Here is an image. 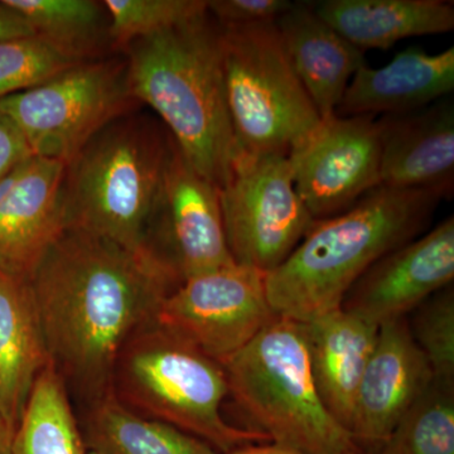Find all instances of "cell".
I'll return each instance as SVG.
<instances>
[{
  "label": "cell",
  "mask_w": 454,
  "mask_h": 454,
  "mask_svg": "<svg viewBox=\"0 0 454 454\" xmlns=\"http://www.w3.org/2000/svg\"><path fill=\"white\" fill-rule=\"evenodd\" d=\"M220 203L232 259L265 276L291 255L315 223L295 190L288 155L236 152Z\"/></svg>",
  "instance_id": "9"
},
{
  "label": "cell",
  "mask_w": 454,
  "mask_h": 454,
  "mask_svg": "<svg viewBox=\"0 0 454 454\" xmlns=\"http://www.w3.org/2000/svg\"><path fill=\"white\" fill-rule=\"evenodd\" d=\"M276 26L284 50L321 119L336 114L365 52L317 16L310 3H293Z\"/></svg>",
  "instance_id": "19"
},
{
  "label": "cell",
  "mask_w": 454,
  "mask_h": 454,
  "mask_svg": "<svg viewBox=\"0 0 454 454\" xmlns=\"http://www.w3.org/2000/svg\"><path fill=\"white\" fill-rule=\"evenodd\" d=\"M35 35L25 18L0 0V42Z\"/></svg>",
  "instance_id": "31"
},
{
  "label": "cell",
  "mask_w": 454,
  "mask_h": 454,
  "mask_svg": "<svg viewBox=\"0 0 454 454\" xmlns=\"http://www.w3.org/2000/svg\"><path fill=\"white\" fill-rule=\"evenodd\" d=\"M80 428L86 450L101 454H220L184 430L130 411L113 393L86 409Z\"/></svg>",
  "instance_id": "22"
},
{
  "label": "cell",
  "mask_w": 454,
  "mask_h": 454,
  "mask_svg": "<svg viewBox=\"0 0 454 454\" xmlns=\"http://www.w3.org/2000/svg\"><path fill=\"white\" fill-rule=\"evenodd\" d=\"M223 367L252 429L273 443L304 454L360 450L319 397L300 322L277 316Z\"/></svg>",
  "instance_id": "5"
},
{
  "label": "cell",
  "mask_w": 454,
  "mask_h": 454,
  "mask_svg": "<svg viewBox=\"0 0 454 454\" xmlns=\"http://www.w3.org/2000/svg\"><path fill=\"white\" fill-rule=\"evenodd\" d=\"M301 325L319 397L349 433L358 387L380 325L342 307Z\"/></svg>",
  "instance_id": "18"
},
{
  "label": "cell",
  "mask_w": 454,
  "mask_h": 454,
  "mask_svg": "<svg viewBox=\"0 0 454 454\" xmlns=\"http://www.w3.org/2000/svg\"><path fill=\"white\" fill-rule=\"evenodd\" d=\"M443 199L435 191L380 186L349 210L315 220L291 255L265 276L270 309L300 324L340 309L358 278L414 240Z\"/></svg>",
  "instance_id": "2"
},
{
  "label": "cell",
  "mask_w": 454,
  "mask_h": 454,
  "mask_svg": "<svg viewBox=\"0 0 454 454\" xmlns=\"http://www.w3.org/2000/svg\"><path fill=\"white\" fill-rule=\"evenodd\" d=\"M35 35L74 61L98 59L109 41V18L103 3L92 0H4Z\"/></svg>",
  "instance_id": "23"
},
{
  "label": "cell",
  "mask_w": 454,
  "mask_h": 454,
  "mask_svg": "<svg viewBox=\"0 0 454 454\" xmlns=\"http://www.w3.org/2000/svg\"><path fill=\"white\" fill-rule=\"evenodd\" d=\"M415 343L439 380L454 382V292L452 284L418 307Z\"/></svg>",
  "instance_id": "28"
},
{
  "label": "cell",
  "mask_w": 454,
  "mask_h": 454,
  "mask_svg": "<svg viewBox=\"0 0 454 454\" xmlns=\"http://www.w3.org/2000/svg\"><path fill=\"white\" fill-rule=\"evenodd\" d=\"M225 454H304L300 450H293V448L280 446V444L273 443V442H268V443L259 444H249V446H244L236 448L231 452Z\"/></svg>",
  "instance_id": "32"
},
{
  "label": "cell",
  "mask_w": 454,
  "mask_h": 454,
  "mask_svg": "<svg viewBox=\"0 0 454 454\" xmlns=\"http://www.w3.org/2000/svg\"><path fill=\"white\" fill-rule=\"evenodd\" d=\"M86 454H101V453L97 452V450H86Z\"/></svg>",
  "instance_id": "34"
},
{
  "label": "cell",
  "mask_w": 454,
  "mask_h": 454,
  "mask_svg": "<svg viewBox=\"0 0 454 454\" xmlns=\"http://www.w3.org/2000/svg\"><path fill=\"white\" fill-rule=\"evenodd\" d=\"M380 155L375 116L322 119L288 154L295 190L313 219L342 214L380 187Z\"/></svg>",
  "instance_id": "12"
},
{
  "label": "cell",
  "mask_w": 454,
  "mask_h": 454,
  "mask_svg": "<svg viewBox=\"0 0 454 454\" xmlns=\"http://www.w3.org/2000/svg\"><path fill=\"white\" fill-rule=\"evenodd\" d=\"M381 130V186L429 190L446 199L454 187V106L441 98L417 112L385 115Z\"/></svg>",
  "instance_id": "16"
},
{
  "label": "cell",
  "mask_w": 454,
  "mask_h": 454,
  "mask_svg": "<svg viewBox=\"0 0 454 454\" xmlns=\"http://www.w3.org/2000/svg\"><path fill=\"white\" fill-rule=\"evenodd\" d=\"M50 364L28 282L0 273V411L12 432Z\"/></svg>",
  "instance_id": "20"
},
{
  "label": "cell",
  "mask_w": 454,
  "mask_h": 454,
  "mask_svg": "<svg viewBox=\"0 0 454 454\" xmlns=\"http://www.w3.org/2000/svg\"><path fill=\"white\" fill-rule=\"evenodd\" d=\"M127 61L94 59L0 100L33 155L67 164L90 140L133 110Z\"/></svg>",
  "instance_id": "8"
},
{
  "label": "cell",
  "mask_w": 454,
  "mask_h": 454,
  "mask_svg": "<svg viewBox=\"0 0 454 454\" xmlns=\"http://www.w3.org/2000/svg\"><path fill=\"white\" fill-rule=\"evenodd\" d=\"M289 0H214L207 12L221 28L276 23L292 7Z\"/></svg>",
  "instance_id": "29"
},
{
  "label": "cell",
  "mask_w": 454,
  "mask_h": 454,
  "mask_svg": "<svg viewBox=\"0 0 454 454\" xmlns=\"http://www.w3.org/2000/svg\"><path fill=\"white\" fill-rule=\"evenodd\" d=\"M220 29L236 152L288 155L322 119L289 61L276 23Z\"/></svg>",
  "instance_id": "7"
},
{
  "label": "cell",
  "mask_w": 454,
  "mask_h": 454,
  "mask_svg": "<svg viewBox=\"0 0 454 454\" xmlns=\"http://www.w3.org/2000/svg\"><path fill=\"white\" fill-rule=\"evenodd\" d=\"M265 274L234 264L184 280L155 324L223 365L276 318Z\"/></svg>",
  "instance_id": "10"
},
{
  "label": "cell",
  "mask_w": 454,
  "mask_h": 454,
  "mask_svg": "<svg viewBox=\"0 0 454 454\" xmlns=\"http://www.w3.org/2000/svg\"><path fill=\"white\" fill-rule=\"evenodd\" d=\"M433 378L405 318L380 325L349 427L358 450L380 454L396 424Z\"/></svg>",
  "instance_id": "15"
},
{
  "label": "cell",
  "mask_w": 454,
  "mask_h": 454,
  "mask_svg": "<svg viewBox=\"0 0 454 454\" xmlns=\"http://www.w3.org/2000/svg\"><path fill=\"white\" fill-rule=\"evenodd\" d=\"M14 432L0 422V454H13Z\"/></svg>",
  "instance_id": "33"
},
{
  "label": "cell",
  "mask_w": 454,
  "mask_h": 454,
  "mask_svg": "<svg viewBox=\"0 0 454 454\" xmlns=\"http://www.w3.org/2000/svg\"><path fill=\"white\" fill-rule=\"evenodd\" d=\"M103 4L110 43L122 50L207 12L205 0H106Z\"/></svg>",
  "instance_id": "26"
},
{
  "label": "cell",
  "mask_w": 454,
  "mask_h": 454,
  "mask_svg": "<svg viewBox=\"0 0 454 454\" xmlns=\"http://www.w3.org/2000/svg\"><path fill=\"white\" fill-rule=\"evenodd\" d=\"M112 393L130 411L184 430L220 454L270 442L262 433L226 422L221 404L229 385L223 365L157 324L122 348Z\"/></svg>",
  "instance_id": "6"
},
{
  "label": "cell",
  "mask_w": 454,
  "mask_h": 454,
  "mask_svg": "<svg viewBox=\"0 0 454 454\" xmlns=\"http://www.w3.org/2000/svg\"><path fill=\"white\" fill-rule=\"evenodd\" d=\"M65 382L49 365L35 382L13 439V454H86Z\"/></svg>",
  "instance_id": "24"
},
{
  "label": "cell",
  "mask_w": 454,
  "mask_h": 454,
  "mask_svg": "<svg viewBox=\"0 0 454 454\" xmlns=\"http://www.w3.org/2000/svg\"><path fill=\"white\" fill-rule=\"evenodd\" d=\"M145 252L181 283L236 264L227 247L219 188L193 168L173 139Z\"/></svg>",
  "instance_id": "11"
},
{
  "label": "cell",
  "mask_w": 454,
  "mask_h": 454,
  "mask_svg": "<svg viewBox=\"0 0 454 454\" xmlns=\"http://www.w3.org/2000/svg\"><path fill=\"white\" fill-rule=\"evenodd\" d=\"M74 65L79 62L37 35L0 42V100L49 82Z\"/></svg>",
  "instance_id": "27"
},
{
  "label": "cell",
  "mask_w": 454,
  "mask_h": 454,
  "mask_svg": "<svg viewBox=\"0 0 454 454\" xmlns=\"http://www.w3.org/2000/svg\"><path fill=\"white\" fill-rule=\"evenodd\" d=\"M454 90V47L427 53L411 47L384 67L365 65L349 82L336 114L340 116L400 115L423 109Z\"/></svg>",
  "instance_id": "17"
},
{
  "label": "cell",
  "mask_w": 454,
  "mask_h": 454,
  "mask_svg": "<svg viewBox=\"0 0 454 454\" xmlns=\"http://www.w3.org/2000/svg\"><path fill=\"white\" fill-rule=\"evenodd\" d=\"M380 454H454V382L433 378Z\"/></svg>",
  "instance_id": "25"
},
{
  "label": "cell",
  "mask_w": 454,
  "mask_h": 454,
  "mask_svg": "<svg viewBox=\"0 0 454 454\" xmlns=\"http://www.w3.org/2000/svg\"><path fill=\"white\" fill-rule=\"evenodd\" d=\"M124 50L131 97L160 116L188 162L220 190L236 154L220 27L206 12Z\"/></svg>",
  "instance_id": "3"
},
{
  "label": "cell",
  "mask_w": 454,
  "mask_h": 454,
  "mask_svg": "<svg viewBox=\"0 0 454 454\" xmlns=\"http://www.w3.org/2000/svg\"><path fill=\"white\" fill-rule=\"evenodd\" d=\"M0 422L4 423V420H3V418H2V411H0ZM4 424H5V423H4Z\"/></svg>",
  "instance_id": "36"
},
{
  "label": "cell",
  "mask_w": 454,
  "mask_h": 454,
  "mask_svg": "<svg viewBox=\"0 0 454 454\" xmlns=\"http://www.w3.org/2000/svg\"><path fill=\"white\" fill-rule=\"evenodd\" d=\"M454 279V219L379 259L351 286L342 309L376 325L405 318Z\"/></svg>",
  "instance_id": "13"
},
{
  "label": "cell",
  "mask_w": 454,
  "mask_h": 454,
  "mask_svg": "<svg viewBox=\"0 0 454 454\" xmlns=\"http://www.w3.org/2000/svg\"><path fill=\"white\" fill-rule=\"evenodd\" d=\"M346 454H367V453L361 452V450H356V452H351V453H346Z\"/></svg>",
  "instance_id": "35"
},
{
  "label": "cell",
  "mask_w": 454,
  "mask_h": 454,
  "mask_svg": "<svg viewBox=\"0 0 454 454\" xmlns=\"http://www.w3.org/2000/svg\"><path fill=\"white\" fill-rule=\"evenodd\" d=\"M170 140L153 119L131 112L98 131L66 164V229L145 252Z\"/></svg>",
  "instance_id": "4"
},
{
  "label": "cell",
  "mask_w": 454,
  "mask_h": 454,
  "mask_svg": "<svg viewBox=\"0 0 454 454\" xmlns=\"http://www.w3.org/2000/svg\"><path fill=\"white\" fill-rule=\"evenodd\" d=\"M33 153L13 119L0 109V181Z\"/></svg>",
  "instance_id": "30"
},
{
  "label": "cell",
  "mask_w": 454,
  "mask_h": 454,
  "mask_svg": "<svg viewBox=\"0 0 454 454\" xmlns=\"http://www.w3.org/2000/svg\"><path fill=\"white\" fill-rule=\"evenodd\" d=\"M65 169L32 155L0 181V273L28 279L65 231Z\"/></svg>",
  "instance_id": "14"
},
{
  "label": "cell",
  "mask_w": 454,
  "mask_h": 454,
  "mask_svg": "<svg viewBox=\"0 0 454 454\" xmlns=\"http://www.w3.org/2000/svg\"><path fill=\"white\" fill-rule=\"evenodd\" d=\"M349 43L363 50H389L411 37L453 31V2L443 0H324L310 3Z\"/></svg>",
  "instance_id": "21"
},
{
  "label": "cell",
  "mask_w": 454,
  "mask_h": 454,
  "mask_svg": "<svg viewBox=\"0 0 454 454\" xmlns=\"http://www.w3.org/2000/svg\"><path fill=\"white\" fill-rule=\"evenodd\" d=\"M51 366L86 409L112 393L122 348L181 286L149 253L65 229L27 279Z\"/></svg>",
  "instance_id": "1"
}]
</instances>
